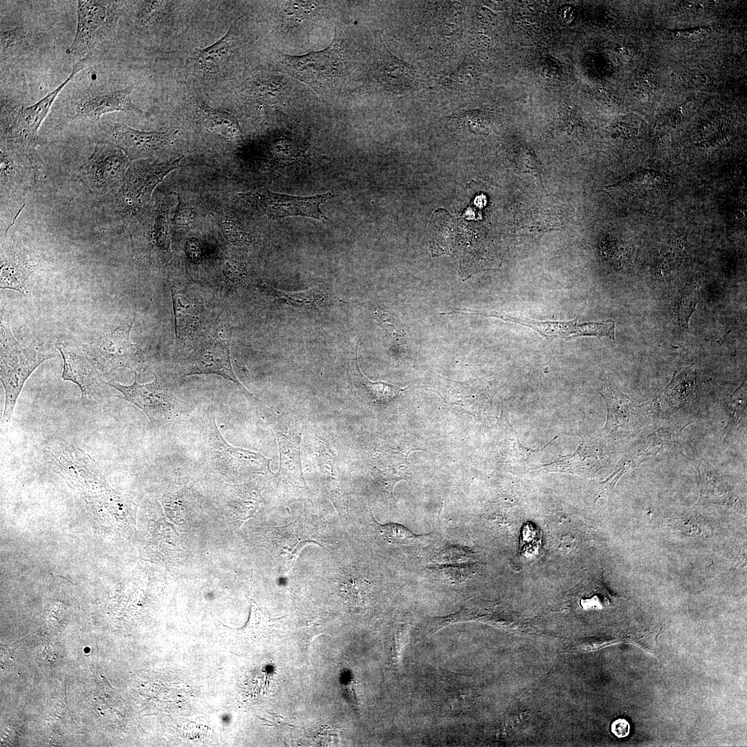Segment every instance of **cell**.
Listing matches in <instances>:
<instances>
[{
  "mask_svg": "<svg viewBox=\"0 0 747 747\" xmlns=\"http://www.w3.org/2000/svg\"><path fill=\"white\" fill-rule=\"evenodd\" d=\"M133 86L112 91L99 92L88 89L75 104L70 119H89L99 122L102 115L113 111H122L136 115H145L132 102Z\"/></svg>",
  "mask_w": 747,
  "mask_h": 747,
  "instance_id": "cell-18",
  "label": "cell"
},
{
  "mask_svg": "<svg viewBox=\"0 0 747 747\" xmlns=\"http://www.w3.org/2000/svg\"><path fill=\"white\" fill-rule=\"evenodd\" d=\"M221 233L224 238L230 243H238L245 239V232L243 228L232 219H225L220 224Z\"/></svg>",
  "mask_w": 747,
  "mask_h": 747,
  "instance_id": "cell-36",
  "label": "cell"
},
{
  "mask_svg": "<svg viewBox=\"0 0 747 747\" xmlns=\"http://www.w3.org/2000/svg\"><path fill=\"white\" fill-rule=\"evenodd\" d=\"M172 305L174 314V325L176 340L181 339L185 334L186 330L192 323L195 315V308L185 296L172 290Z\"/></svg>",
  "mask_w": 747,
  "mask_h": 747,
  "instance_id": "cell-27",
  "label": "cell"
},
{
  "mask_svg": "<svg viewBox=\"0 0 747 747\" xmlns=\"http://www.w3.org/2000/svg\"><path fill=\"white\" fill-rule=\"evenodd\" d=\"M557 17L561 22L569 24L575 19L576 10L573 6L565 5L558 9Z\"/></svg>",
  "mask_w": 747,
  "mask_h": 747,
  "instance_id": "cell-41",
  "label": "cell"
},
{
  "mask_svg": "<svg viewBox=\"0 0 747 747\" xmlns=\"http://www.w3.org/2000/svg\"><path fill=\"white\" fill-rule=\"evenodd\" d=\"M182 158L165 161L150 158L131 161L118 189L119 210L124 216H132L143 210L158 185L169 173L180 167Z\"/></svg>",
  "mask_w": 747,
  "mask_h": 747,
  "instance_id": "cell-8",
  "label": "cell"
},
{
  "mask_svg": "<svg viewBox=\"0 0 747 747\" xmlns=\"http://www.w3.org/2000/svg\"><path fill=\"white\" fill-rule=\"evenodd\" d=\"M195 220L196 212L194 209L179 201L172 219L173 223L178 228L188 229L192 228Z\"/></svg>",
  "mask_w": 747,
  "mask_h": 747,
  "instance_id": "cell-35",
  "label": "cell"
},
{
  "mask_svg": "<svg viewBox=\"0 0 747 747\" xmlns=\"http://www.w3.org/2000/svg\"><path fill=\"white\" fill-rule=\"evenodd\" d=\"M277 436L279 452H280V468L279 472L285 474L293 475L299 482L305 484L303 481L300 458H299V442L300 436L296 435L292 437V433L288 434L279 430H275Z\"/></svg>",
  "mask_w": 747,
  "mask_h": 747,
  "instance_id": "cell-23",
  "label": "cell"
},
{
  "mask_svg": "<svg viewBox=\"0 0 747 747\" xmlns=\"http://www.w3.org/2000/svg\"><path fill=\"white\" fill-rule=\"evenodd\" d=\"M630 725L624 719L615 720L611 724V732L618 738H623L629 735Z\"/></svg>",
  "mask_w": 747,
  "mask_h": 747,
  "instance_id": "cell-39",
  "label": "cell"
},
{
  "mask_svg": "<svg viewBox=\"0 0 747 747\" xmlns=\"http://www.w3.org/2000/svg\"><path fill=\"white\" fill-rule=\"evenodd\" d=\"M131 163L117 146L98 142L77 176L93 195H105L120 188Z\"/></svg>",
  "mask_w": 747,
  "mask_h": 747,
  "instance_id": "cell-10",
  "label": "cell"
},
{
  "mask_svg": "<svg viewBox=\"0 0 747 747\" xmlns=\"http://www.w3.org/2000/svg\"><path fill=\"white\" fill-rule=\"evenodd\" d=\"M63 359L62 378L76 384L84 403H97L108 396V386L95 362L82 348L71 343L55 344Z\"/></svg>",
  "mask_w": 747,
  "mask_h": 747,
  "instance_id": "cell-13",
  "label": "cell"
},
{
  "mask_svg": "<svg viewBox=\"0 0 747 747\" xmlns=\"http://www.w3.org/2000/svg\"><path fill=\"white\" fill-rule=\"evenodd\" d=\"M262 286L275 300L292 307L315 306L320 305L326 297L324 292L317 289L289 292L277 289L266 284Z\"/></svg>",
  "mask_w": 747,
  "mask_h": 747,
  "instance_id": "cell-26",
  "label": "cell"
},
{
  "mask_svg": "<svg viewBox=\"0 0 747 747\" xmlns=\"http://www.w3.org/2000/svg\"><path fill=\"white\" fill-rule=\"evenodd\" d=\"M90 57L77 61L68 77L55 89L28 107H8L3 103L1 113V140L36 149L41 145L37 131L57 95L73 77L86 66Z\"/></svg>",
  "mask_w": 747,
  "mask_h": 747,
  "instance_id": "cell-4",
  "label": "cell"
},
{
  "mask_svg": "<svg viewBox=\"0 0 747 747\" xmlns=\"http://www.w3.org/2000/svg\"><path fill=\"white\" fill-rule=\"evenodd\" d=\"M244 90L255 99L271 102L281 95L282 88L275 78L261 75L247 82Z\"/></svg>",
  "mask_w": 747,
  "mask_h": 747,
  "instance_id": "cell-29",
  "label": "cell"
},
{
  "mask_svg": "<svg viewBox=\"0 0 747 747\" xmlns=\"http://www.w3.org/2000/svg\"><path fill=\"white\" fill-rule=\"evenodd\" d=\"M0 378L5 392L2 423H8L19 395L27 379L43 362L55 356L46 348L21 345L13 335L9 322L1 318Z\"/></svg>",
  "mask_w": 747,
  "mask_h": 747,
  "instance_id": "cell-2",
  "label": "cell"
},
{
  "mask_svg": "<svg viewBox=\"0 0 747 747\" xmlns=\"http://www.w3.org/2000/svg\"><path fill=\"white\" fill-rule=\"evenodd\" d=\"M605 461L600 445L593 439L582 435L581 442L575 452L560 455L555 461L540 464L535 469L547 472H559L589 477L603 465Z\"/></svg>",
  "mask_w": 747,
  "mask_h": 747,
  "instance_id": "cell-19",
  "label": "cell"
},
{
  "mask_svg": "<svg viewBox=\"0 0 747 747\" xmlns=\"http://www.w3.org/2000/svg\"><path fill=\"white\" fill-rule=\"evenodd\" d=\"M168 3L165 1H140L136 17L137 25L148 27L158 22L163 17Z\"/></svg>",
  "mask_w": 747,
  "mask_h": 747,
  "instance_id": "cell-33",
  "label": "cell"
},
{
  "mask_svg": "<svg viewBox=\"0 0 747 747\" xmlns=\"http://www.w3.org/2000/svg\"><path fill=\"white\" fill-rule=\"evenodd\" d=\"M232 27L219 40L204 48L194 50L192 62L196 70L208 75L218 74L230 55Z\"/></svg>",
  "mask_w": 747,
  "mask_h": 747,
  "instance_id": "cell-22",
  "label": "cell"
},
{
  "mask_svg": "<svg viewBox=\"0 0 747 747\" xmlns=\"http://www.w3.org/2000/svg\"><path fill=\"white\" fill-rule=\"evenodd\" d=\"M98 142L113 144L131 161L157 155L176 137L175 131H142L122 123H100Z\"/></svg>",
  "mask_w": 747,
  "mask_h": 747,
  "instance_id": "cell-12",
  "label": "cell"
},
{
  "mask_svg": "<svg viewBox=\"0 0 747 747\" xmlns=\"http://www.w3.org/2000/svg\"><path fill=\"white\" fill-rule=\"evenodd\" d=\"M135 315L132 319L122 322L116 328L104 331L95 340L81 344L102 374H109L122 367L137 374L145 368L147 362L145 352L130 340Z\"/></svg>",
  "mask_w": 747,
  "mask_h": 747,
  "instance_id": "cell-5",
  "label": "cell"
},
{
  "mask_svg": "<svg viewBox=\"0 0 747 747\" xmlns=\"http://www.w3.org/2000/svg\"><path fill=\"white\" fill-rule=\"evenodd\" d=\"M188 257L194 261H198L201 255V248L198 239L192 238L187 241L185 245Z\"/></svg>",
  "mask_w": 747,
  "mask_h": 747,
  "instance_id": "cell-40",
  "label": "cell"
},
{
  "mask_svg": "<svg viewBox=\"0 0 747 747\" xmlns=\"http://www.w3.org/2000/svg\"><path fill=\"white\" fill-rule=\"evenodd\" d=\"M333 197L331 192L313 196H295L270 191L240 194L239 198L251 204L255 209L272 219L292 216L328 220L320 210V205Z\"/></svg>",
  "mask_w": 747,
  "mask_h": 747,
  "instance_id": "cell-14",
  "label": "cell"
},
{
  "mask_svg": "<svg viewBox=\"0 0 747 747\" xmlns=\"http://www.w3.org/2000/svg\"><path fill=\"white\" fill-rule=\"evenodd\" d=\"M354 382L361 387L369 395L378 403H387L392 401L401 393L408 389L409 385L405 388L392 385L389 382L378 380L373 382L366 378L360 371L358 362V350L356 353L355 369L353 371Z\"/></svg>",
  "mask_w": 747,
  "mask_h": 747,
  "instance_id": "cell-25",
  "label": "cell"
},
{
  "mask_svg": "<svg viewBox=\"0 0 747 747\" xmlns=\"http://www.w3.org/2000/svg\"><path fill=\"white\" fill-rule=\"evenodd\" d=\"M376 530L382 538L391 544H408L422 537L398 523L380 524L375 521Z\"/></svg>",
  "mask_w": 747,
  "mask_h": 747,
  "instance_id": "cell-32",
  "label": "cell"
},
{
  "mask_svg": "<svg viewBox=\"0 0 747 747\" xmlns=\"http://www.w3.org/2000/svg\"><path fill=\"white\" fill-rule=\"evenodd\" d=\"M26 32L21 27L1 31V52L4 53L12 46L19 44L26 37Z\"/></svg>",
  "mask_w": 747,
  "mask_h": 747,
  "instance_id": "cell-37",
  "label": "cell"
},
{
  "mask_svg": "<svg viewBox=\"0 0 747 747\" xmlns=\"http://www.w3.org/2000/svg\"><path fill=\"white\" fill-rule=\"evenodd\" d=\"M41 160L36 149L1 140V208L13 205L20 210L35 187Z\"/></svg>",
  "mask_w": 747,
  "mask_h": 747,
  "instance_id": "cell-3",
  "label": "cell"
},
{
  "mask_svg": "<svg viewBox=\"0 0 747 747\" xmlns=\"http://www.w3.org/2000/svg\"><path fill=\"white\" fill-rule=\"evenodd\" d=\"M201 450L203 458L222 472L249 474L270 470L271 459L229 444L219 430L215 416L205 419Z\"/></svg>",
  "mask_w": 747,
  "mask_h": 747,
  "instance_id": "cell-9",
  "label": "cell"
},
{
  "mask_svg": "<svg viewBox=\"0 0 747 747\" xmlns=\"http://www.w3.org/2000/svg\"><path fill=\"white\" fill-rule=\"evenodd\" d=\"M12 226L1 233L0 288L28 295L44 269V259L41 253L24 244Z\"/></svg>",
  "mask_w": 747,
  "mask_h": 747,
  "instance_id": "cell-6",
  "label": "cell"
},
{
  "mask_svg": "<svg viewBox=\"0 0 747 747\" xmlns=\"http://www.w3.org/2000/svg\"><path fill=\"white\" fill-rule=\"evenodd\" d=\"M322 633L321 629L315 625L299 628L295 632L296 643L306 662L308 663L309 661L310 647L313 638Z\"/></svg>",
  "mask_w": 747,
  "mask_h": 747,
  "instance_id": "cell-34",
  "label": "cell"
},
{
  "mask_svg": "<svg viewBox=\"0 0 747 747\" xmlns=\"http://www.w3.org/2000/svg\"><path fill=\"white\" fill-rule=\"evenodd\" d=\"M121 5L120 1H77L76 33L66 53L90 57L100 42L113 35Z\"/></svg>",
  "mask_w": 747,
  "mask_h": 747,
  "instance_id": "cell-7",
  "label": "cell"
},
{
  "mask_svg": "<svg viewBox=\"0 0 747 747\" xmlns=\"http://www.w3.org/2000/svg\"><path fill=\"white\" fill-rule=\"evenodd\" d=\"M664 183L663 175L649 169H637L611 189L631 195H642L658 189Z\"/></svg>",
  "mask_w": 747,
  "mask_h": 747,
  "instance_id": "cell-24",
  "label": "cell"
},
{
  "mask_svg": "<svg viewBox=\"0 0 747 747\" xmlns=\"http://www.w3.org/2000/svg\"><path fill=\"white\" fill-rule=\"evenodd\" d=\"M194 112L199 122L209 131L228 140H240L242 131L231 113L212 107L201 98L194 100Z\"/></svg>",
  "mask_w": 747,
  "mask_h": 747,
  "instance_id": "cell-21",
  "label": "cell"
},
{
  "mask_svg": "<svg viewBox=\"0 0 747 747\" xmlns=\"http://www.w3.org/2000/svg\"><path fill=\"white\" fill-rule=\"evenodd\" d=\"M607 407V421L602 434L607 436H616L629 431L636 423L640 413V406L611 385L603 386L599 389Z\"/></svg>",
  "mask_w": 747,
  "mask_h": 747,
  "instance_id": "cell-20",
  "label": "cell"
},
{
  "mask_svg": "<svg viewBox=\"0 0 747 747\" xmlns=\"http://www.w3.org/2000/svg\"><path fill=\"white\" fill-rule=\"evenodd\" d=\"M459 313L495 317L504 321L520 324L535 330L548 341L557 338H562L564 340H569L580 336L608 337L612 340L615 339V322L611 319L598 322L578 324V317L569 322H542L528 318L515 317L496 311L486 312L460 308Z\"/></svg>",
  "mask_w": 747,
  "mask_h": 747,
  "instance_id": "cell-15",
  "label": "cell"
},
{
  "mask_svg": "<svg viewBox=\"0 0 747 747\" xmlns=\"http://www.w3.org/2000/svg\"><path fill=\"white\" fill-rule=\"evenodd\" d=\"M746 387L743 383L739 389L731 396L730 400L727 403L729 418L724 430V435L728 436L731 432L744 424L746 421Z\"/></svg>",
  "mask_w": 747,
  "mask_h": 747,
  "instance_id": "cell-31",
  "label": "cell"
},
{
  "mask_svg": "<svg viewBox=\"0 0 747 747\" xmlns=\"http://www.w3.org/2000/svg\"><path fill=\"white\" fill-rule=\"evenodd\" d=\"M153 374L154 380L146 384L137 381L136 373H134L133 382L129 385L113 380L106 381V383L122 394L116 397L136 405L145 413L151 424L158 428L178 415L182 401L169 390L157 374Z\"/></svg>",
  "mask_w": 747,
  "mask_h": 747,
  "instance_id": "cell-11",
  "label": "cell"
},
{
  "mask_svg": "<svg viewBox=\"0 0 747 747\" xmlns=\"http://www.w3.org/2000/svg\"><path fill=\"white\" fill-rule=\"evenodd\" d=\"M320 8L315 1H286L282 6V19L285 24L292 26L314 16Z\"/></svg>",
  "mask_w": 747,
  "mask_h": 747,
  "instance_id": "cell-30",
  "label": "cell"
},
{
  "mask_svg": "<svg viewBox=\"0 0 747 747\" xmlns=\"http://www.w3.org/2000/svg\"><path fill=\"white\" fill-rule=\"evenodd\" d=\"M231 331H221L206 343L192 362L183 371V376L216 374L234 382L246 397L256 398L240 382L231 364Z\"/></svg>",
  "mask_w": 747,
  "mask_h": 747,
  "instance_id": "cell-17",
  "label": "cell"
},
{
  "mask_svg": "<svg viewBox=\"0 0 747 747\" xmlns=\"http://www.w3.org/2000/svg\"><path fill=\"white\" fill-rule=\"evenodd\" d=\"M169 203L162 201L156 210L150 227V240L158 248L169 246Z\"/></svg>",
  "mask_w": 747,
  "mask_h": 747,
  "instance_id": "cell-28",
  "label": "cell"
},
{
  "mask_svg": "<svg viewBox=\"0 0 747 747\" xmlns=\"http://www.w3.org/2000/svg\"><path fill=\"white\" fill-rule=\"evenodd\" d=\"M350 37L336 25L331 44L324 49L302 55L280 53L282 71L310 86L320 98L337 95L353 68Z\"/></svg>",
  "mask_w": 747,
  "mask_h": 747,
  "instance_id": "cell-1",
  "label": "cell"
},
{
  "mask_svg": "<svg viewBox=\"0 0 747 747\" xmlns=\"http://www.w3.org/2000/svg\"><path fill=\"white\" fill-rule=\"evenodd\" d=\"M268 533L269 548L286 572L293 568L299 553L306 544H321L315 525L305 517L270 528Z\"/></svg>",
  "mask_w": 747,
  "mask_h": 747,
  "instance_id": "cell-16",
  "label": "cell"
},
{
  "mask_svg": "<svg viewBox=\"0 0 747 747\" xmlns=\"http://www.w3.org/2000/svg\"><path fill=\"white\" fill-rule=\"evenodd\" d=\"M379 319L385 324L386 328L393 334L398 343H406V335L399 322L393 316L380 311L377 313Z\"/></svg>",
  "mask_w": 747,
  "mask_h": 747,
  "instance_id": "cell-38",
  "label": "cell"
}]
</instances>
